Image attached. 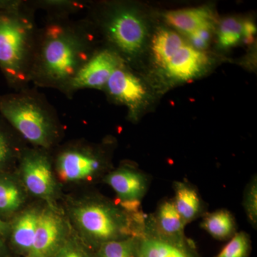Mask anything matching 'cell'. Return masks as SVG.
<instances>
[{
  "label": "cell",
  "mask_w": 257,
  "mask_h": 257,
  "mask_svg": "<svg viewBox=\"0 0 257 257\" xmlns=\"http://www.w3.org/2000/svg\"><path fill=\"white\" fill-rule=\"evenodd\" d=\"M21 136L0 114V168L9 165L24 150L20 145Z\"/></svg>",
  "instance_id": "cell-20"
},
{
  "label": "cell",
  "mask_w": 257,
  "mask_h": 257,
  "mask_svg": "<svg viewBox=\"0 0 257 257\" xmlns=\"http://www.w3.org/2000/svg\"><path fill=\"white\" fill-rule=\"evenodd\" d=\"M56 168L65 181L84 180L104 170L106 161L100 149L77 144L69 145L57 152Z\"/></svg>",
  "instance_id": "cell-7"
},
{
  "label": "cell",
  "mask_w": 257,
  "mask_h": 257,
  "mask_svg": "<svg viewBox=\"0 0 257 257\" xmlns=\"http://www.w3.org/2000/svg\"><path fill=\"white\" fill-rule=\"evenodd\" d=\"M65 236L63 219L52 209H44L39 214L33 244L27 257H54L65 242Z\"/></svg>",
  "instance_id": "cell-11"
},
{
  "label": "cell",
  "mask_w": 257,
  "mask_h": 257,
  "mask_svg": "<svg viewBox=\"0 0 257 257\" xmlns=\"http://www.w3.org/2000/svg\"><path fill=\"white\" fill-rule=\"evenodd\" d=\"M104 181L114 189L122 203H141L150 185L145 174L128 167H120L109 172Z\"/></svg>",
  "instance_id": "cell-12"
},
{
  "label": "cell",
  "mask_w": 257,
  "mask_h": 257,
  "mask_svg": "<svg viewBox=\"0 0 257 257\" xmlns=\"http://www.w3.org/2000/svg\"><path fill=\"white\" fill-rule=\"evenodd\" d=\"M166 21L179 31L191 35L202 29H211L212 14L207 8L173 10L166 13Z\"/></svg>",
  "instance_id": "cell-14"
},
{
  "label": "cell",
  "mask_w": 257,
  "mask_h": 257,
  "mask_svg": "<svg viewBox=\"0 0 257 257\" xmlns=\"http://www.w3.org/2000/svg\"><path fill=\"white\" fill-rule=\"evenodd\" d=\"M87 19L104 47L120 56L125 64L133 62L145 50L147 28L136 7L128 3H90Z\"/></svg>",
  "instance_id": "cell-4"
},
{
  "label": "cell",
  "mask_w": 257,
  "mask_h": 257,
  "mask_svg": "<svg viewBox=\"0 0 257 257\" xmlns=\"http://www.w3.org/2000/svg\"><path fill=\"white\" fill-rule=\"evenodd\" d=\"M49 150L37 148L25 150L20 156V172L29 192L44 199L55 194L56 183Z\"/></svg>",
  "instance_id": "cell-9"
},
{
  "label": "cell",
  "mask_w": 257,
  "mask_h": 257,
  "mask_svg": "<svg viewBox=\"0 0 257 257\" xmlns=\"http://www.w3.org/2000/svg\"><path fill=\"white\" fill-rule=\"evenodd\" d=\"M184 45L182 37L176 32L165 29L157 31L152 43V52L157 64L165 68L171 59Z\"/></svg>",
  "instance_id": "cell-18"
},
{
  "label": "cell",
  "mask_w": 257,
  "mask_h": 257,
  "mask_svg": "<svg viewBox=\"0 0 257 257\" xmlns=\"http://www.w3.org/2000/svg\"><path fill=\"white\" fill-rule=\"evenodd\" d=\"M174 189V203L184 224L187 225L204 215V204L195 187L186 182H175Z\"/></svg>",
  "instance_id": "cell-15"
},
{
  "label": "cell",
  "mask_w": 257,
  "mask_h": 257,
  "mask_svg": "<svg viewBox=\"0 0 257 257\" xmlns=\"http://www.w3.org/2000/svg\"><path fill=\"white\" fill-rule=\"evenodd\" d=\"M207 56L189 45H184L171 59L165 69L170 77L188 80L196 77L206 67Z\"/></svg>",
  "instance_id": "cell-13"
},
{
  "label": "cell",
  "mask_w": 257,
  "mask_h": 257,
  "mask_svg": "<svg viewBox=\"0 0 257 257\" xmlns=\"http://www.w3.org/2000/svg\"><path fill=\"white\" fill-rule=\"evenodd\" d=\"M54 257H89L85 250L74 241H66Z\"/></svg>",
  "instance_id": "cell-27"
},
{
  "label": "cell",
  "mask_w": 257,
  "mask_h": 257,
  "mask_svg": "<svg viewBox=\"0 0 257 257\" xmlns=\"http://www.w3.org/2000/svg\"><path fill=\"white\" fill-rule=\"evenodd\" d=\"M97 40L85 18L45 16L37 30L30 83L62 92L98 50Z\"/></svg>",
  "instance_id": "cell-1"
},
{
  "label": "cell",
  "mask_w": 257,
  "mask_h": 257,
  "mask_svg": "<svg viewBox=\"0 0 257 257\" xmlns=\"http://www.w3.org/2000/svg\"><path fill=\"white\" fill-rule=\"evenodd\" d=\"M242 36V24L236 19H225L219 28V40L221 46L229 47L236 45Z\"/></svg>",
  "instance_id": "cell-25"
},
{
  "label": "cell",
  "mask_w": 257,
  "mask_h": 257,
  "mask_svg": "<svg viewBox=\"0 0 257 257\" xmlns=\"http://www.w3.org/2000/svg\"><path fill=\"white\" fill-rule=\"evenodd\" d=\"M3 241H2L1 239H0V254H1L2 251H3Z\"/></svg>",
  "instance_id": "cell-30"
},
{
  "label": "cell",
  "mask_w": 257,
  "mask_h": 257,
  "mask_svg": "<svg viewBox=\"0 0 257 257\" xmlns=\"http://www.w3.org/2000/svg\"><path fill=\"white\" fill-rule=\"evenodd\" d=\"M38 27L28 0H0V71L14 91L30 84Z\"/></svg>",
  "instance_id": "cell-2"
},
{
  "label": "cell",
  "mask_w": 257,
  "mask_h": 257,
  "mask_svg": "<svg viewBox=\"0 0 257 257\" xmlns=\"http://www.w3.org/2000/svg\"><path fill=\"white\" fill-rule=\"evenodd\" d=\"M243 208L248 216V220L253 227H256L257 223V179L256 176L250 181L243 195Z\"/></svg>",
  "instance_id": "cell-26"
},
{
  "label": "cell",
  "mask_w": 257,
  "mask_h": 257,
  "mask_svg": "<svg viewBox=\"0 0 257 257\" xmlns=\"http://www.w3.org/2000/svg\"><path fill=\"white\" fill-rule=\"evenodd\" d=\"M23 198L21 189L13 179L0 176V216H8L18 211Z\"/></svg>",
  "instance_id": "cell-22"
},
{
  "label": "cell",
  "mask_w": 257,
  "mask_h": 257,
  "mask_svg": "<svg viewBox=\"0 0 257 257\" xmlns=\"http://www.w3.org/2000/svg\"><path fill=\"white\" fill-rule=\"evenodd\" d=\"M138 257H199L194 243L182 236L163 234L147 216L145 228L138 236Z\"/></svg>",
  "instance_id": "cell-8"
},
{
  "label": "cell",
  "mask_w": 257,
  "mask_h": 257,
  "mask_svg": "<svg viewBox=\"0 0 257 257\" xmlns=\"http://www.w3.org/2000/svg\"><path fill=\"white\" fill-rule=\"evenodd\" d=\"M155 227L163 234L170 236H184V224L176 209L173 199H165L159 204L155 214L150 215Z\"/></svg>",
  "instance_id": "cell-17"
},
{
  "label": "cell",
  "mask_w": 257,
  "mask_h": 257,
  "mask_svg": "<svg viewBox=\"0 0 257 257\" xmlns=\"http://www.w3.org/2000/svg\"><path fill=\"white\" fill-rule=\"evenodd\" d=\"M10 229V226L8 223L5 222L0 218V234H5L8 232Z\"/></svg>",
  "instance_id": "cell-29"
},
{
  "label": "cell",
  "mask_w": 257,
  "mask_h": 257,
  "mask_svg": "<svg viewBox=\"0 0 257 257\" xmlns=\"http://www.w3.org/2000/svg\"><path fill=\"white\" fill-rule=\"evenodd\" d=\"M256 32V27L251 22H245L242 24V36L247 42L253 41Z\"/></svg>",
  "instance_id": "cell-28"
},
{
  "label": "cell",
  "mask_w": 257,
  "mask_h": 257,
  "mask_svg": "<svg viewBox=\"0 0 257 257\" xmlns=\"http://www.w3.org/2000/svg\"><path fill=\"white\" fill-rule=\"evenodd\" d=\"M251 240L244 231L236 232L215 257H248Z\"/></svg>",
  "instance_id": "cell-24"
},
{
  "label": "cell",
  "mask_w": 257,
  "mask_h": 257,
  "mask_svg": "<svg viewBox=\"0 0 257 257\" xmlns=\"http://www.w3.org/2000/svg\"><path fill=\"white\" fill-rule=\"evenodd\" d=\"M35 11L42 10L46 16L72 17L87 8L89 2L84 0H28Z\"/></svg>",
  "instance_id": "cell-21"
},
{
  "label": "cell",
  "mask_w": 257,
  "mask_h": 257,
  "mask_svg": "<svg viewBox=\"0 0 257 257\" xmlns=\"http://www.w3.org/2000/svg\"><path fill=\"white\" fill-rule=\"evenodd\" d=\"M81 232L93 244L138 237L145 228L147 216L143 211L130 212L105 200L89 201L72 210Z\"/></svg>",
  "instance_id": "cell-5"
},
{
  "label": "cell",
  "mask_w": 257,
  "mask_h": 257,
  "mask_svg": "<svg viewBox=\"0 0 257 257\" xmlns=\"http://www.w3.org/2000/svg\"><path fill=\"white\" fill-rule=\"evenodd\" d=\"M138 237L109 241L100 245L95 257H138Z\"/></svg>",
  "instance_id": "cell-23"
},
{
  "label": "cell",
  "mask_w": 257,
  "mask_h": 257,
  "mask_svg": "<svg viewBox=\"0 0 257 257\" xmlns=\"http://www.w3.org/2000/svg\"><path fill=\"white\" fill-rule=\"evenodd\" d=\"M0 114L25 141L37 148L50 151L62 135L55 106L36 87L0 95Z\"/></svg>",
  "instance_id": "cell-3"
},
{
  "label": "cell",
  "mask_w": 257,
  "mask_h": 257,
  "mask_svg": "<svg viewBox=\"0 0 257 257\" xmlns=\"http://www.w3.org/2000/svg\"><path fill=\"white\" fill-rule=\"evenodd\" d=\"M201 226L214 239H231L236 233V225L234 216L226 209H220L205 214Z\"/></svg>",
  "instance_id": "cell-19"
},
{
  "label": "cell",
  "mask_w": 257,
  "mask_h": 257,
  "mask_svg": "<svg viewBox=\"0 0 257 257\" xmlns=\"http://www.w3.org/2000/svg\"><path fill=\"white\" fill-rule=\"evenodd\" d=\"M124 64L114 51L99 47L61 93L72 99L76 93L83 89H103L115 71Z\"/></svg>",
  "instance_id": "cell-6"
},
{
  "label": "cell",
  "mask_w": 257,
  "mask_h": 257,
  "mask_svg": "<svg viewBox=\"0 0 257 257\" xmlns=\"http://www.w3.org/2000/svg\"><path fill=\"white\" fill-rule=\"evenodd\" d=\"M103 90L115 102L126 106L130 117L134 119H136L147 96V91L141 79L126 64L115 71Z\"/></svg>",
  "instance_id": "cell-10"
},
{
  "label": "cell",
  "mask_w": 257,
  "mask_h": 257,
  "mask_svg": "<svg viewBox=\"0 0 257 257\" xmlns=\"http://www.w3.org/2000/svg\"><path fill=\"white\" fill-rule=\"evenodd\" d=\"M40 211L30 209L17 218L12 227V242L20 252L28 256L35 239Z\"/></svg>",
  "instance_id": "cell-16"
}]
</instances>
